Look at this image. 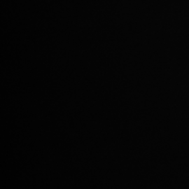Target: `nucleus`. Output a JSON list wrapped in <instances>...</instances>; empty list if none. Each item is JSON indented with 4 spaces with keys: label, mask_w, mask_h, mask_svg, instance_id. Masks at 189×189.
<instances>
[]
</instances>
